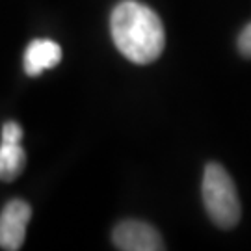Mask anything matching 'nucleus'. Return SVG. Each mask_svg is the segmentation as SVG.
<instances>
[{"mask_svg": "<svg viewBox=\"0 0 251 251\" xmlns=\"http://www.w3.org/2000/svg\"><path fill=\"white\" fill-rule=\"evenodd\" d=\"M238 50L244 58H251V23L238 36Z\"/></svg>", "mask_w": 251, "mask_h": 251, "instance_id": "6e6552de", "label": "nucleus"}, {"mask_svg": "<svg viewBox=\"0 0 251 251\" xmlns=\"http://www.w3.org/2000/svg\"><path fill=\"white\" fill-rule=\"evenodd\" d=\"M23 128L15 121H8L2 126V144H21Z\"/></svg>", "mask_w": 251, "mask_h": 251, "instance_id": "0eeeda50", "label": "nucleus"}, {"mask_svg": "<svg viewBox=\"0 0 251 251\" xmlns=\"http://www.w3.org/2000/svg\"><path fill=\"white\" fill-rule=\"evenodd\" d=\"M26 154L21 144H0V180H15L25 170Z\"/></svg>", "mask_w": 251, "mask_h": 251, "instance_id": "423d86ee", "label": "nucleus"}, {"mask_svg": "<svg viewBox=\"0 0 251 251\" xmlns=\"http://www.w3.org/2000/svg\"><path fill=\"white\" fill-rule=\"evenodd\" d=\"M114 244L123 251H162L166 246L152 225L138 220L121 222L114 229Z\"/></svg>", "mask_w": 251, "mask_h": 251, "instance_id": "20e7f679", "label": "nucleus"}, {"mask_svg": "<svg viewBox=\"0 0 251 251\" xmlns=\"http://www.w3.org/2000/svg\"><path fill=\"white\" fill-rule=\"evenodd\" d=\"M203 203L210 220L222 229H233L240 222L242 206L231 175L224 166L210 162L203 175Z\"/></svg>", "mask_w": 251, "mask_h": 251, "instance_id": "f03ea898", "label": "nucleus"}, {"mask_svg": "<svg viewBox=\"0 0 251 251\" xmlns=\"http://www.w3.org/2000/svg\"><path fill=\"white\" fill-rule=\"evenodd\" d=\"M32 216V208L23 199H13L2 208L0 214V248L17 251L26 238V225Z\"/></svg>", "mask_w": 251, "mask_h": 251, "instance_id": "7ed1b4c3", "label": "nucleus"}, {"mask_svg": "<svg viewBox=\"0 0 251 251\" xmlns=\"http://www.w3.org/2000/svg\"><path fill=\"white\" fill-rule=\"evenodd\" d=\"M62 60V49L52 39H34L25 52V71L39 76L45 69H52Z\"/></svg>", "mask_w": 251, "mask_h": 251, "instance_id": "39448f33", "label": "nucleus"}, {"mask_svg": "<svg viewBox=\"0 0 251 251\" xmlns=\"http://www.w3.org/2000/svg\"><path fill=\"white\" fill-rule=\"evenodd\" d=\"M110 32L117 50L138 65L154 62L166 47L160 17L149 6L136 0H123L114 8Z\"/></svg>", "mask_w": 251, "mask_h": 251, "instance_id": "f257e3e1", "label": "nucleus"}]
</instances>
